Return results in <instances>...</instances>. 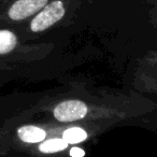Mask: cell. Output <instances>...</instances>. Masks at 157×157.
<instances>
[{
    "label": "cell",
    "instance_id": "cell-8",
    "mask_svg": "<svg viewBox=\"0 0 157 157\" xmlns=\"http://www.w3.org/2000/svg\"><path fill=\"white\" fill-rule=\"evenodd\" d=\"M70 155H71V157H84L85 156V152L82 148L74 146V147H72L70 150Z\"/></svg>",
    "mask_w": 157,
    "mask_h": 157
},
{
    "label": "cell",
    "instance_id": "cell-2",
    "mask_svg": "<svg viewBox=\"0 0 157 157\" xmlns=\"http://www.w3.org/2000/svg\"><path fill=\"white\" fill-rule=\"evenodd\" d=\"M88 108L81 100H66L55 107L53 114L59 122L69 123L82 120L86 116Z\"/></svg>",
    "mask_w": 157,
    "mask_h": 157
},
{
    "label": "cell",
    "instance_id": "cell-7",
    "mask_svg": "<svg viewBox=\"0 0 157 157\" xmlns=\"http://www.w3.org/2000/svg\"><path fill=\"white\" fill-rule=\"evenodd\" d=\"M63 139L68 144H76L87 139V132L81 127H71V128H68L67 130L63 131Z\"/></svg>",
    "mask_w": 157,
    "mask_h": 157
},
{
    "label": "cell",
    "instance_id": "cell-3",
    "mask_svg": "<svg viewBox=\"0 0 157 157\" xmlns=\"http://www.w3.org/2000/svg\"><path fill=\"white\" fill-rule=\"evenodd\" d=\"M48 0H17L9 9V17L13 21H21L29 17L43 9Z\"/></svg>",
    "mask_w": 157,
    "mask_h": 157
},
{
    "label": "cell",
    "instance_id": "cell-6",
    "mask_svg": "<svg viewBox=\"0 0 157 157\" xmlns=\"http://www.w3.org/2000/svg\"><path fill=\"white\" fill-rule=\"evenodd\" d=\"M16 44H17V38L15 33L6 29L0 30V55L11 52L12 50H14Z\"/></svg>",
    "mask_w": 157,
    "mask_h": 157
},
{
    "label": "cell",
    "instance_id": "cell-4",
    "mask_svg": "<svg viewBox=\"0 0 157 157\" xmlns=\"http://www.w3.org/2000/svg\"><path fill=\"white\" fill-rule=\"evenodd\" d=\"M17 136L23 142L26 143H38L44 141L46 132L42 128L33 125H26L17 129Z\"/></svg>",
    "mask_w": 157,
    "mask_h": 157
},
{
    "label": "cell",
    "instance_id": "cell-1",
    "mask_svg": "<svg viewBox=\"0 0 157 157\" xmlns=\"http://www.w3.org/2000/svg\"><path fill=\"white\" fill-rule=\"evenodd\" d=\"M65 12L66 10L63 1L60 0L52 1L51 3L46 5L43 10L40 11L31 21L30 29L33 33H41L60 21L65 15Z\"/></svg>",
    "mask_w": 157,
    "mask_h": 157
},
{
    "label": "cell",
    "instance_id": "cell-5",
    "mask_svg": "<svg viewBox=\"0 0 157 157\" xmlns=\"http://www.w3.org/2000/svg\"><path fill=\"white\" fill-rule=\"evenodd\" d=\"M67 146L68 143L63 138H53V139L42 141V143L39 145V151L44 154H52V153H57L66 150Z\"/></svg>",
    "mask_w": 157,
    "mask_h": 157
}]
</instances>
